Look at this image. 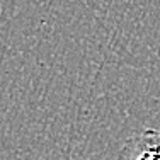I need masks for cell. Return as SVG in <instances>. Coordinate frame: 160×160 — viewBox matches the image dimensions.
Segmentation results:
<instances>
[{
    "mask_svg": "<svg viewBox=\"0 0 160 160\" xmlns=\"http://www.w3.org/2000/svg\"><path fill=\"white\" fill-rule=\"evenodd\" d=\"M118 160H160V131L143 129L128 136Z\"/></svg>",
    "mask_w": 160,
    "mask_h": 160,
    "instance_id": "6da1fadb",
    "label": "cell"
}]
</instances>
